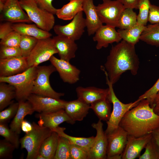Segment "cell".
Segmentation results:
<instances>
[{
  "label": "cell",
  "mask_w": 159,
  "mask_h": 159,
  "mask_svg": "<svg viewBox=\"0 0 159 159\" xmlns=\"http://www.w3.org/2000/svg\"><path fill=\"white\" fill-rule=\"evenodd\" d=\"M139 65L135 45L122 40L112 46L103 67L110 81L113 85L127 71L136 75Z\"/></svg>",
  "instance_id": "cell-1"
},
{
  "label": "cell",
  "mask_w": 159,
  "mask_h": 159,
  "mask_svg": "<svg viewBox=\"0 0 159 159\" xmlns=\"http://www.w3.org/2000/svg\"><path fill=\"white\" fill-rule=\"evenodd\" d=\"M119 126L128 135L143 136L159 128V115L155 113L148 101L143 99L126 112Z\"/></svg>",
  "instance_id": "cell-2"
},
{
  "label": "cell",
  "mask_w": 159,
  "mask_h": 159,
  "mask_svg": "<svg viewBox=\"0 0 159 159\" xmlns=\"http://www.w3.org/2000/svg\"><path fill=\"white\" fill-rule=\"evenodd\" d=\"M37 67H29L24 72L8 77H0V82L13 86L15 89V99L18 101H26L32 93L37 74Z\"/></svg>",
  "instance_id": "cell-3"
},
{
  "label": "cell",
  "mask_w": 159,
  "mask_h": 159,
  "mask_svg": "<svg viewBox=\"0 0 159 159\" xmlns=\"http://www.w3.org/2000/svg\"><path fill=\"white\" fill-rule=\"evenodd\" d=\"M32 124V130L20 139L21 148H25L27 151L26 159H36L42 143L53 132L34 122Z\"/></svg>",
  "instance_id": "cell-4"
},
{
  "label": "cell",
  "mask_w": 159,
  "mask_h": 159,
  "mask_svg": "<svg viewBox=\"0 0 159 159\" xmlns=\"http://www.w3.org/2000/svg\"><path fill=\"white\" fill-rule=\"evenodd\" d=\"M103 71L105 75L106 84L109 90L108 99L113 106L110 118L106 122L107 126L105 132L107 135L119 126L120 121L126 112L137 105L140 101L137 100L134 102L127 104L121 102L116 96L113 89V85L110 81L106 72L105 70Z\"/></svg>",
  "instance_id": "cell-5"
},
{
  "label": "cell",
  "mask_w": 159,
  "mask_h": 159,
  "mask_svg": "<svg viewBox=\"0 0 159 159\" xmlns=\"http://www.w3.org/2000/svg\"><path fill=\"white\" fill-rule=\"evenodd\" d=\"M19 3L32 22L40 29L49 32L55 23L54 14L40 7L36 0H20Z\"/></svg>",
  "instance_id": "cell-6"
},
{
  "label": "cell",
  "mask_w": 159,
  "mask_h": 159,
  "mask_svg": "<svg viewBox=\"0 0 159 159\" xmlns=\"http://www.w3.org/2000/svg\"><path fill=\"white\" fill-rule=\"evenodd\" d=\"M56 71L52 65L37 67V74L34 80L32 93L57 99L64 96V94L56 92L52 88L49 77Z\"/></svg>",
  "instance_id": "cell-7"
},
{
  "label": "cell",
  "mask_w": 159,
  "mask_h": 159,
  "mask_svg": "<svg viewBox=\"0 0 159 159\" xmlns=\"http://www.w3.org/2000/svg\"><path fill=\"white\" fill-rule=\"evenodd\" d=\"M57 53L53 38L51 37L38 40L36 44L26 58L29 67H37L49 60L52 57Z\"/></svg>",
  "instance_id": "cell-8"
},
{
  "label": "cell",
  "mask_w": 159,
  "mask_h": 159,
  "mask_svg": "<svg viewBox=\"0 0 159 159\" xmlns=\"http://www.w3.org/2000/svg\"><path fill=\"white\" fill-rule=\"evenodd\" d=\"M97 13L102 24L117 27L120 17L125 9L118 0H102L96 6Z\"/></svg>",
  "instance_id": "cell-9"
},
{
  "label": "cell",
  "mask_w": 159,
  "mask_h": 159,
  "mask_svg": "<svg viewBox=\"0 0 159 159\" xmlns=\"http://www.w3.org/2000/svg\"><path fill=\"white\" fill-rule=\"evenodd\" d=\"M83 11L79 12L68 24L64 25H56L53 29L57 35L63 36L75 41L79 39L86 27Z\"/></svg>",
  "instance_id": "cell-10"
},
{
  "label": "cell",
  "mask_w": 159,
  "mask_h": 159,
  "mask_svg": "<svg viewBox=\"0 0 159 159\" xmlns=\"http://www.w3.org/2000/svg\"><path fill=\"white\" fill-rule=\"evenodd\" d=\"M107 136V159H121V155L127 141V132L119 126Z\"/></svg>",
  "instance_id": "cell-11"
},
{
  "label": "cell",
  "mask_w": 159,
  "mask_h": 159,
  "mask_svg": "<svg viewBox=\"0 0 159 159\" xmlns=\"http://www.w3.org/2000/svg\"><path fill=\"white\" fill-rule=\"evenodd\" d=\"M34 112L39 113L52 112L64 109L66 101L32 93L27 100Z\"/></svg>",
  "instance_id": "cell-12"
},
{
  "label": "cell",
  "mask_w": 159,
  "mask_h": 159,
  "mask_svg": "<svg viewBox=\"0 0 159 159\" xmlns=\"http://www.w3.org/2000/svg\"><path fill=\"white\" fill-rule=\"evenodd\" d=\"M103 124L99 120L93 123L92 127L96 130V135L91 147L88 151V159H107V140L106 134L103 129Z\"/></svg>",
  "instance_id": "cell-13"
},
{
  "label": "cell",
  "mask_w": 159,
  "mask_h": 159,
  "mask_svg": "<svg viewBox=\"0 0 159 159\" xmlns=\"http://www.w3.org/2000/svg\"><path fill=\"white\" fill-rule=\"evenodd\" d=\"M24 10L19 0H6L0 12V20L13 23H31L32 21Z\"/></svg>",
  "instance_id": "cell-14"
},
{
  "label": "cell",
  "mask_w": 159,
  "mask_h": 159,
  "mask_svg": "<svg viewBox=\"0 0 159 159\" xmlns=\"http://www.w3.org/2000/svg\"><path fill=\"white\" fill-rule=\"evenodd\" d=\"M49 61L64 82L73 84L79 80L80 70L69 62L57 58L54 55Z\"/></svg>",
  "instance_id": "cell-15"
},
{
  "label": "cell",
  "mask_w": 159,
  "mask_h": 159,
  "mask_svg": "<svg viewBox=\"0 0 159 159\" xmlns=\"http://www.w3.org/2000/svg\"><path fill=\"white\" fill-rule=\"evenodd\" d=\"M152 137V133L136 138L128 135L127 142L121 155L122 159L138 158L140 153Z\"/></svg>",
  "instance_id": "cell-16"
},
{
  "label": "cell",
  "mask_w": 159,
  "mask_h": 159,
  "mask_svg": "<svg viewBox=\"0 0 159 159\" xmlns=\"http://www.w3.org/2000/svg\"><path fill=\"white\" fill-rule=\"evenodd\" d=\"M36 116L39 119L38 124L47 127L52 131L64 122L72 125L75 122L69 117L64 109L51 112L39 113Z\"/></svg>",
  "instance_id": "cell-17"
},
{
  "label": "cell",
  "mask_w": 159,
  "mask_h": 159,
  "mask_svg": "<svg viewBox=\"0 0 159 159\" xmlns=\"http://www.w3.org/2000/svg\"><path fill=\"white\" fill-rule=\"evenodd\" d=\"M93 40L97 42L96 46L97 49L108 47L110 44L118 43L122 39L115 27L102 25L96 31Z\"/></svg>",
  "instance_id": "cell-18"
},
{
  "label": "cell",
  "mask_w": 159,
  "mask_h": 159,
  "mask_svg": "<svg viewBox=\"0 0 159 159\" xmlns=\"http://www.w3.org/2000/svg\"><path fill=\"white\" fill-rule=\"evenodd\" d=\"M29 67L26 58L22 57L0 59V77L14 76Z\"/></svg>",
  "instance_id": "cell-19"
},
{
  "label": "cell",
  "mask_w": 159,
  "mask_h": 159,
  "mask_svg": "<svg viewBox=\"0 0 159 159\" xmlns=\"http://www.w3.org/2000/svg\"><path fill=\"white\" fill-rule=\"evenodd\" d=\"M52 38L60 59L69 62L75 58L78 49L75 41L59 35L54 36Z\"/></svg>",
  "instance_id": "cell-20"
},
{
  "label": "cell",
  "mask_w": 159,
  "mask_h": 159,
  "mask_svg": "<svg viewBox=\"0 0 159 159\" xmlns=\"http://www.w3.org/2000/svg\"><path fill=\"white\" fill-rule=\"evenodd\" d=\"M77 99L89 105L98 100L108 99L109 88L102 89L93 86H78L76 89Z\"/></svg>",
  "instance_id": "cell-21"
},
{
  "label": "cell",
  "mask_w": 159,
  "mask_h": 159,
  "mask_svg": "<svg viewBox=\"0 0 159 159\" xmlns=\"http://www.w3.org/2000/svg\"><path fill=\"white\" fill-rule=\"evenodd\" d=\"M83 11L85 14L86 28L88 35L94 34L103 24L98 15L93 0H82Z\"/></svg>",
  "instance_id": "cell-22"
},
{
  "label": "cell",
  "mask_w": 159,
  "mask_h": 159,
  "mask_svg": "<svg viewBox=\"0 0 159 159\" xmlns=\"http://www.w3.org/2000/svg\"><path fill=\"white\" fill-rule=\"evenodd\" d=\"M90 105L79 99L66 101L64 110L69 117L74 121H81L89 113Z\"/></svg>",
  "instance_id": "cell-23"
},
{
  "label": "cell",
  "mask_w": 159,
  "mask_h": 159,
  "mask_svg": "<svg viewBox=\"0 0 159 159\" xmlns=\"http://www.w3.org/2000/svg\"><path fill=\"white\" fill-rule=\"evenodd\" d=\"M13 28L21 35H25L34 37L38 39L50 37L52 34L49 32L44 30L36 24H30L25 23H19L13 24Z\"/></svg>",
  "instance_id": "cell-24"
},
{
  "label": "cell",
  "mask_w": 159,
  "mask_h": 159,
  "mask_svg": "<svg viewBox=\"0 0 159 159\" xmlns=\"http://www.w3.org/2000/svg\"><path fill=\"white\" fill-rule=\"evenodd\" d=\"M19 105L17 111L11 121L10 128L18 134L21 132V125L25 117L31 115L34 112L31 103L28 101L18 102Z\"/></svg>",
  "instance_id": "cell-25"
},
{
  "label": "cell",
  "mask_w": 159,
  "mask_h": 159,
  "mask_svg": "<svg viewBox=\"0 0 159 159\" xmlns=\"http://www.w3.org/2000/svg\"><path fill=\"white\" fill-rule=\"evenodd\" d=\"M81 11H83L82 0H70L61 8L57 9L55 14L60 19L69 20Z\"/></svg>",
  "instance_id": "cell-26"
},
{
  "label": "cell",
  "mask_w": 159,
  "mask_h": 159,
  "mask_svg": "<svg viewBox=\"0 0 159 159\" xmlns=\"http://www.w3.org/2000/svg\"><path fill=\"white\" fill-rule=\"evenodd\" d=\"M58 136L56 132L53 131L42 144L39 153L46 159H54L58 145Z\"/></svg>",
  "instance_id": "cell-27"
},
{
  "label": "cell",
  "mask_w": 159,
  "mask_h": 159,
  "mask_svg": "<svg viewBox=\"0 0 159 159\" xmlns=\"http://www.w3.org/2000/svg\"><path fill=\"white\" fill-rule=\"evenodd\" d=\"M146 27L138 23L128 29H119L117 31L122 40L135 45L140 40V36Z\"/></svg>",
  "instance_id": "cell-28"
},
{
  "label": "cell",
  "mask_w": 159,
  "mask_h": 159,
  "mask_svg": "<svg viewBox=\"0 0 159 159\" xmlns=\"http://www.w3.org/2000/svg\"><path fill=\"white\" fill-rule=\"evenodd\" d=\"M111 102L107 99L100 100L90 105V108L92 109L99 120L106 122L110 117Z\"/></svg>",
  "instance_id": "cell-29"
},
{
  "label": "cell",
  "mask_w": 159,
  "mask_h": 159,
  "mask_svg": "<svg viewBox=\"0 0 159 159\" xmlns=\"http://www.w3.org/2000/svg\"><path fill=\"white\" fill-rule=\"evenodd\" d=\"M65 129V127L58 126L53 131L56 132L59 135L66 138L70 143L84 148L88 152L91 147L95 137L92 136L88 138H84L71 136L64 132Z\"/></svg>",
  "instance_id": "cell-30"
},
{
  "label": "cell",
  "mask_w": 159,
  "mask_h": 159,
  "mask_svg": "<svg viewBox=\"0 0 159 159\" xmlns=\"http://www.w3.org/2000/svg\"><path fill=\"white\" fill-rule=\"evenodd\" d=\"M16 91L12 85L4 82L0 83V111L3 110L14 102Z\"/></svg>",
  "instance_id": "cell-31"
},
{
  "label": "cell",
  "mask_w": 159,
  "mask_h": 159,
  "mask_svg": "<svg viewBox=\"0 0 159 159\" xmlns=\"http://www.w3.org/2000/svg\"><path fill=\"white\" fill-rule=\"evenodd\" d=\"M141 40L147 44L156 47H159V24H149L142 34Z\"/></svg>",
  "instance_id": "cell-32"
},
{
  "label": "cell",
  "mask_w": 159,
  "mask_h": 159,
  "mask_svg": "<svg viewBox=\"0 0 159 159\" xmlns=\"http://www.w3.org/2000/svg\"><path fill=\"white\" fill-rule=\"evenodd\" d=\"M131 8H125L122 13L118 21L117 27L124 29L129 28L137 23L135 12Z\"/></svg>",
  "instance_id": "cell-33"
},
{
  "label": "cell",
  "mask_w": 159,
  "mask_h": 159,
  "mask_svg": "<svg viewBox=\"0 0 159 159\" xmlns=\"http://www.w3.org/2000/svg\"><path fill=\"white\" fill-rule=\"evenodd\" d=\"M70 144L67 138L59 135L58 145L54 159H71Z\"/></svg>",
  "instance_id": "cell-34"
},
{
  "label": "cell",
  "mask_w": 159,
  "mask_h": 159,
  "mask_svg": "<svg viewBox=\"0 0 159 159\" xmlns=\"http://www.w3.org/2000/svg\"><path fill=\"white\" fill-rule=\"evenodd\" d=\"M36 38L25 35H21L19 48L22 57L27 58L37 43Z\"/></svg>",
  "instance_id": "cell-35"
},
{
  "label": "cell",
  "mask_w": 159,
  "mask_h": 159,
  "mask_svg": "<svg viewBox=\"0 0 159 159\" xmlns=\"http://www.w3.org/2000/svg\"><path fill=\"white\" fill-rule=\"evenodd\" d=\"M151 4L150 0H139L138 5L139 13L137 16L138 23L146 26Z\"/></svg>",
  "instance_id": "cell-36"
},
{
  "label": "cell",
  "mask_w": 159,
  "mask_h": 159,
  "mask_svg": "<svg viewBox=\"0 0 159 159\" xmlns=\"http://www.w3.org/2000/svg\"><path fill=\"white\" fill-rule=\"evenodd\" d=\"M0 135L18 149L20 144L18 134L9 128L6 123H0Z\"/></svg>",
  "instance_id": "cell-37"
},
{
  "label": "cell",
  "mask_w": 159,
  "mask_h": 159,
  "mask_svg": "<svg viewBox=\"0 0 159 159\" xmlns=\"http://www.w3.org/2000/svg\"><path fill=\"white\" fill-rule=\"evenodd\" d=\"M145 148V152L139 159H159V148L153 136Z\"/></svg>",
  "instance_id": "cell-38"
},
{
  "label": "cell",
  "mask_w": 159,
  "mask_h": 159,
  "mask_svg": "<svg viewBox=\"0 0 159 159\" xmlns=\"http://www.w3.org/2000/svg\"><path fill=\"white\" fill-rule=\"evenodd\" d=\"M19 103H11L9 107L0 111V123H6L15 115L18 109Z\"/></svg>",
  "instance_id": "cell-39"
},
{
  "label": "cell",
  "mask_w": 159,
  "mask_h": 159,
  "mask_svg": "<svg viewBox=\"0 0 159 159\" xmlns=\"http://www.w3.org/2000/svg\"><path fill=\"white\" fill-rule=\"evenodd\" d=\"M21 37L19 33L14 31L1 39L0 45L19 47Z\"/></svg>",
  "instance_id": "cell-40"
},
{
  "label": "cell",
  "mask_w": 159,
  "mask_h": 159,
  "mask_svg": "<svg viewBox=\"0 0 159 159\" xmlns=\"http://www.w3.org/2000/svg\"><path fill=\"white\" fill-rule=\"evenodd\" d=\"M15 147L5 139L0 141V158L11 159Z\"/></svg>",
  "instance_id": "cell-41"
},
{
  "label": "cell",
  "mask_w": 159,
  "mask_h": 159,
  "mask_svg": "<svg viewBox=\"0 0 159 159\" xmlns=\"http://www.w3.org/2000/svg\"><path fill=\"white\" fill-rule=\"evenodd\" d=\"M22 57L19 48L0 45V59Z\"/></svg>",
  "instance_id": "cell-42"
},
{
  "label": "cell",
  "mask_w": 159,
  "mask_h": 159,
  "mask_svg": "<svg viewBox=\"0 0 159 159\" xmlns=\"http://www.w3.org/2000/svg\"><path fill=\"white\" fill-rule=\"evenodd\" d=\"M70 151L71 159H88V151L81 147L70 143Z\"/></svg>",
  "instance_id": "cell-43"
},
{
  "label": "cell",
  "mask_w": 159,
  "mask_h": 159,
  "mask_svg": "<svg viewBox=\"0 0 159 159\" xmlns=\"http://www.w3.org/2000/svg\"><path fill=\"white\" fill-rule=\"evenodd\" d=\"M159 91V78L153 86L140 96L137 100L140 101L143 99H146L151 107L154 97Z\"/></svg>",
  "instance_id": "cell-44"
},
{
  "label": "cell",
  "mask_w": 159,
  "mask_h": 159,
  "mask_svg": "<svg viewBox=\"0 0 159 159\" xmlns=\"http://www.w3.org/2000/svg\"><path fill=\"white\" fill-rule=\"evenodd\" d=\"M148 20L152 24H159V6L151 4Z\"/></svg>",
  "instance_id": "cell-45"
},
{
  "label": "cell",
  "mask_w": 159,
  "mask_h": 159,
  "mask_svg": "<svg viewBox=\"0 0 159 159\" xmlns=\"http://www.w3.org/2000/svg\"><path fill=\"white\" fill-rule=\"evenodd\" d=\"M38 6L49 12L55 14L57 9L52 4L53 0H36Z\"/></svg>",
  "instance_id": "cell-46"
},
{
  "label": "cell",
  "mask_w": 159,
  "mask_h": 159,
  "mask_svg": "<svg viewBox=\"0 0 159 159\" xmlns=\"http://www.w3.org/2000/svg\"><path fill=\"white\" fill-rule=\"evenodd\" d=\"M13 23L9 21L2 23L0 24V39H2L11 32L14 31Z\"/></svg>",
  "instance_id": "cell-47"
},
{
  "label": "cell",
  "mask_w": 159,
  "mask_h": 159,
  "mask_svg": "<svg viewBox=\"0 0 159 159\" xmlns=\"http://www.w3.org/2000/svg\"><path fill=\"white\" fill-rule=\"evenodd\" d=\"M125 8L138 9L139 0H118Z\"/></svg>",
  "instance_id": "cell-48"
},
{
  "label": "cell",
  "mask_w": 159,
  "mask_h": 159,
  "mask_svg": "<svg viewBox=\"0 0 159 159\" xmlns=\"http://www.w3.org/2000/svg\"><path fill=\"white\" fill-rule=\"evenodd\" d=\"M32 124L25 120H24L21 123V129L23 132L26 133L31 131L32 129Z\"/></svg>",
  "instance_id": "cell-49"
},
{
  "label": "cell",
  "mask_w": 159,
  "mask_h": 159,
  "mask_svg": "<svg viewBox=\"0 0 159 159\" xmlns=\"http://www.w3.org/2000/svg\"><path fill=\"white\" fill-rule=\"evenodd\" d=\"M155 114L159 115V91L155 95L151 107Z\"/></svg>",
  "instance_id": "cell-50"
},
{
  "label": "cell",
  "mask_w": 159,
  "mask_h": 159,
  "mask_svg": "<svg viewBox=\"0 0 159 159\" xmlns=\"http://www.w3.org/2000/svg\"><path fill=\"white\" fill-rule=\"evenodd\" d=\"M154 138L159 148V129H157L152 133Z\"/></svg>",
  "instance_id": "cell-51"
},
{
  "label": "cell",
  "mask_w": 159,
  "mask_h": 159,
  "mask_svg": "<svg viewBox=\"0 0 159 159\" xmlns=\"http://www.w3.org/2000/svg\"><path fill=\"white\" fill-rule=\"evenodd\" d=\"M36 159H46V158L43 155L39 153L37 156Z\"/></svg>",
  "instance_id": "cell-52"
},
{
  "label": "cell",
  "mask_w": 159,
  "mask_h": 159,
  "mask_svg": "<svg viewBox=\"0 0 159 159\" xmlns=\"http://www.w3.org/2000/svg\"><path fill=\"white\" fill-rule=\"evenodd\" d=\"M6 0H0V4H4Z\"/></svg>",
  "instance_id": "cell-53"
},
{
  "label": "cell",
  "mask_w": 159,
  "mask_h": 159,
  "mask_svg": "<svg viewBox=\"0 0 159 159\" xmlns=\"http://www.w3.org/2000/svg\"><path fill=\"white\" fill-rule=\"evenodd\" d=\"M158 129H159V128Z\"/></svg>",
  "instance_id": "cell-54"
}]
</instances>
